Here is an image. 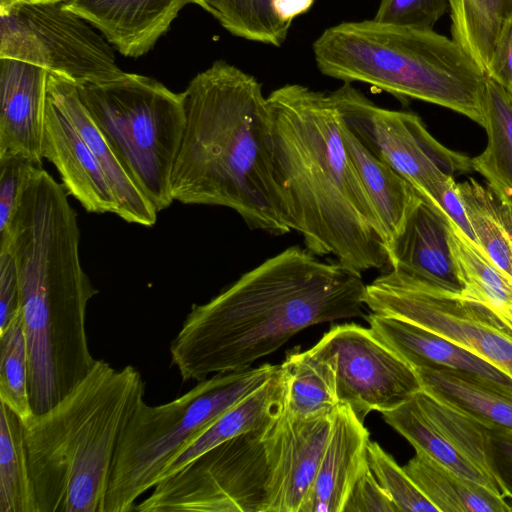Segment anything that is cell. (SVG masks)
<instances>
[{
  "mask_svg": "<svg viewBox=\"0 0 512 512\" xmlns=\"http://www.w3.org/2000/svg\"><path fill=\"white\" fill-rule=\"evenodd\" d=\"M362 274L290 246L194 304L171 341L183 381L249 368L310 326L362 315Z\"/></svg>",
  "mask_w": 512,
  "mask_h": 512,
  "instance_id": "cell-1",
  "label": "cell"
},
{
  "mask_svg": "<svg viewBox=\"0 0 512 512\" xmlns=\"http://www.w3.org/2000/svg\"><path fill=\"white\" fill-rule=\"evenodd\" d=\"M270 146L282 213L305 248L362 274L389 266L386 235L344 144L330 93L273 90Z\"/></svg>",
  "mask_w": 512,
  "mask_h": 512,
  "instance_id": "cell-2",
  "label": "cell"
},
{
  "mask_svg": "<svg viewBox=\"0 0 512 512\" xmlns=\"http://www.w3.org/2000/svg\"><path fill=\"white\" fill-rule=\"evenodd\" d=\"M182 94L186 125L171 174L173 200L230 208L250 229L289 233L273 174L262 84L218 60Z\"/></svg>",
  "mask_w": 512,
  "mask_h": 512,
  "instance_id": "cell-3",
  "label": "cell"
},
{
  "mask_svg": "<svg viewBox=\"0 0 512 512\" xmlns=\"http://www.w3.org/2000/svg\"><path fill=\"white\" fill-rule=\"evenodd\" d=\"M80 230L66 198L24 200L3 236L17 269L34 415L64 398L96 363L85 327L98 293L82 268Z\"/></svg>",
  "mask_w": 512,
  "mask_h": 512,
  "instance_id": "cell-4",
  "label": "cell"
},
{
  "mask_svg": "<svg viewBox=\"0 0 512 512\" xmlns=\"http://www.w3.org/2000/svg\"><path fill=\"white\" fill-rule=\"evenodd\" d=\"M145 382L137 368L104 360L64 398L25 423L39 512H103L115 452Z\"/></svg>",
  "mask_w": 512,
  "mask_h": 512,
  "instance_id": "cell-5",
  "label": "cell"
},
{
  "mask_svg": "<svg viewBox=\"0 0 512 512\" xmlns=\"http://www.w3.org/2000/svg\"><path fill=\"white\" fill-rule=\"evenodd\" d=\"M313 53L325 76L369 84L484 123L486 73L460 44L433 29L374 19L342 22L324 30Z\"/></svg>",
  "mask_w": 512,
  "mask_h": 512,
  "instance_id": "cell-6",
  "label": "cell"
},
{
  "mask_svg": "<svg viewBox=\"0 0 512 512\" xmlns=\"http://www.w3.org/2000/svg\"><path fill=\"white\" fill-rule=\"evenodd\" d=\"M280 365L217 373L161 405L144 398L128 420L115 452L103 512H130L161 481L167 467L219 417L270 380Z\"/></svg>",
  "mask_w": 512,
  "mask_h": 512,
  "instance_id": "cell-7",
  "label": "cell"
},
{
  "mask_svg": "<svg viewBox=\"0 0 512 512\" xmlns=\"http://www.w3.org/2000/svg\"><path fill=\"white\" fill-rule=\"evenodd\" d=\"M76 86V85H75ZM81 102L157 212L171 205V174L186 125L183 94L125 73L76 86Z\"/></svg>",
  "mask_w": 512,
  "mask_h": 512,
  "instance_id": "cell-8",
  "label": "cell"
},
{
  "mask_svg": "<svg viewBox=\"0 0 512 512\" xmlns=\"http://www.w3.org/2000/svg\"><path fill=\"white\" fill-rule=\"evenodd\" d=\"M271 420L213 447L162 479L134 511L264 512Z\"/></svg>",
  "mask_w": 512,
  "mask_h": 512,
  "instance_id": "cell-9",
  "label": "cell"
},
{
  "mask_svg": "<svg viewBox=\"0 0 512 512\" xmlns=\"http://www.w3.org/2000/svg\"><path fill=\"white\" fill-rule=\"evenodd\" d=\"M329 93L360 142L437 209L455 177L474 171L471 158L436 140L417 114L380 107L351 83Z\"/></svg>",
  "mask_w": 512,
  "mask_h": 512,
  "instance_id": "cell-10",
  "label": "cell"
},
{
  "mask_svg": "<svg viewBox=\"0 0 512 512\" xmlns=\"http://www.w3.org/2000/svg\"><path fill=\"white\" fill-rule=\"evenodd\" d=\"M0 58L33 64L76 86L123 76L107 40L65 2L0 7Z\"/></svg>",
  "mask_w": 512,
  "mask_h": 512,
  "instance_id": "cell-11",
  "label": "cell"
},
{
  "mask_svg": "<svg viewBox=\"0 0 512 512\" xmlns=\"http://www.w3.org/2000/svg\"><path fill=\"white\" fill-rule=\"evenodd\" d=\"M372 313L412 323L488 361L512 377V334L483 306L389 268L366 284Z\"/></svg>",
  "mask_w": 512,
  "mask_h": 512,
  "instance_id": "cell-12",
  "label": "cell"
},
{
  "mask_svg": "<svg viewBox=\"0 0 512 512\" xmlns=\"http://www.w3.org/2000/svg\"><path fill=\"white\" fill-rule=\"evenodd\" d=\"M333 361L340 404L364 422L372 411L397 408L422 390L416 369L369 327H332L315 344Z\"/></svg>",
  "mask_w": 512,
  "mask_h": 512,
  "instance_id": "cell-13",
  "label": "cell"
},
{
  "mask_svg": "<svg viewBox=\"0 0 512 512\" xmlns=\"http://www.w3.org/2000/svg\"><path fill=\"white\" fill-rule=\"evenodd\" d=\"M333 414L297 418L281 410L267 441L270 475L264 512H302L326 447Z\"/></svg>",
  "mask_w": 512,
  "mask_h": 512,
  "instance_id": "cell-14",
  "label": "cell"
},
{
  "mask_svg": "<svg viewBox=\"0 0 512 512\" xmlns=\"http://www.w3.org/2000/svg\"><path fill=\"white\" fill-rule=\"evenodd\" d=\"M389 268L453 293L461 283L449 245L447 218L420 194L386 242Z\"/></svg>",
  "mask_w": 512,
  "mask_h": 512,
  "instance_id": "cell-15",
  "label": "cell"
},
{
  "mask_svg": "<svg viewBox=\"0 0 512 512\" xmlns=\"http://www.w3.org/2000/svg\"><path fill=\"white\" fill-rule=\"evenodd\" d=\"M47 77L41 67L0 58V160L22 157L41 166Z\"/></svg>",
  "mask_w": 512,
  "mask_h": 512,
  "instance_id": "cell-16",
  "label": "cell"
},
{
  "mask_svg": "<svg viewBox=\"0 0 512 512\" xmlns=\"http://www.w3.org/2000/svg\"><path fill=\"white\" fill-rule=\"evenodd\" d=\"M41 152L58 170L63 186L88 211L117 214V202L93 153L46 91Z\"/></svg>",
  "mask_w": 512,
  "mask_h": 512,
  "instance_id": "cell-17",
  "label": "cell"
},
{
  "mask_svg": "<svg viewBox=\"0 0 512 512\" xmlns=\"http://www.w3.org/2000/svg\"><path fill=\"white\" fill-rule=\"evenodd\" d=\"M191 0H69L65 7L97 28L126 57L146 54Z\"/></svg>",
  "mask_w": 512,
  "mask_h": 512,
  "instance_id": "cell-18",
  "label": "cell"
},
{
  "mask_svg": "<svg viewBox=\"0 0 512 512\" xmlns=\"http://www.w3.org/2000/svg\"><path fill=\"white\" fill-rule=\"evenodd\" d=\"M369 441L364 422L350 407L339 404L302 512H343L354 482L368 465Z\"/></svg>",
  "mask_w": 512,
  "mask_h": 512,
  "instance_id": "cell-19",
  "label": "cell"
},
{
  "mask_svg": "<svg viewBox=\"0 0 512 512\" xmlns=\"http://www.w3.org/2000/svg\"><path fill=\"white\" fill-rule=\"evenodd\" d=\"M370 328L414 368L438 366L472 375L512 395V377L479 356L407 321L376 313Z\"/></svg>",
  "mask_w": 512,
  "mask_h": 512,
  "instance_id": "cell-20",
  "label": "cell"
},
{
  "mask_svg": "<svg viewBox=\"0 0 512 512\" xmlns=\"http://www.w3.org/2000/svg\"><path fill=\"white\" fill-rule=\"evenodd\" d=\"M46 91L69 118L99 162L117 202L116 215L129 223L154 225L157 210L123 167L81 102L77 87L48 72Z\"/></svg>",
  "mask_w": 512,
  "mask_h": 512,
  "instance_id": "cell-21",
  "label": "cell"
},
{
  "mask_svg": "<svg viewBox=\"0 0 512 512\" xmlns=\"http://www.w3.org/2000/svg\"><path fill=\"white\" fill-rule=\"evenodd\" d=\"M447 221L449 245L462 287L459 295L486 308L512 334V276L454 222Z\"/></svg>",
  "mask_w": 512,
  "mask_h": 512,
  "instance_id": "cell-22",
  "label": "cell"
},
{
  "mask_svg": "<svg viewBox=\"0 0 512 512\" xmlns=\"http://www.w3.org/2000/svg\"><path fill=\"white\" fill-rule=\"evenodd\" d=\"M422 390L468 414L487 428L512 432V395L472 375L438 366L415 368Z\"/></svg>",
  "mask_w": 512,
  "mask_h": 512,
  "instance_id": "cell-23",
  "label": "cell"
},
{
  "mask_svg": "<svg viewBox=\"0 0 512 512\" xmlns=\"http://www.w3.org/2000/svg\"><path fill=\"white\" fill-rule=\"evenodd\" d=\"M281 365L283 408L297 418L333 414L339 406L332 359L315 345L290 351Z\"/></svg>",
  "mask_w": 512,
  "mask_h": 512,
  "instance_id": "cell-24",
  "label": "cell"
},
{
  "mask_svg": "<svg viewBox=\"0 0 512 512\" xmlns=\"http://www.w3.org/2000/svg\"><path fill=\"white\" fill-rule=\"evenodd\" d=\"M340 130L387 242L403 223L419 193L404 177L372 154L342 119Z\"/></svg>",
  "mask_w": 512,
  "mask_h": 512,
  "instance_id": "cell-25",
  "label": "cell"
},
{
  "mask_svg": "<svg viewBox=\"0 0 512 512\" xmlns=\"http://www.w3.org/2000/svg\"><path fill=\"white\" fill-rule=\"evenodd\" d=\"M404 470L438 512H511L507 499L472 482L422 451Z\"/></svg>",
  "mask_w": 512,
  "mask_h": 512,
  "instance_id": "cell-26",
  "label": "cell"
},
{
  "mask_svg": "<svg viewBox=\"0 0 512 512\" xmlns=\"http://www.w3.org/2000/svg\"><path fill=\"white\" fill-rule=\"evenodd\" d=\"M456 189L475 242L512 276V198L474 178L457 182Z\"/></svg>",
  "mask_w": 512,
  "mask_h": 512,
  "instance_id": "cell-27",
  "label": "cell"
},
{
  "mask_svg": "<svg viewBox=\"0 0 512 512\" xmlns=\"http://www.w3.org/2000/svg\"><path fill=\"white\" fill-rule=\"evenodd\" d=\"M283 394L284 382L280 365L279 371L270 380L219 417L188 446L167 467L162 479L174 474L213 447L270 421L282 408Z\"/></svg>",
  "mask_w": 512,
  "mask_h": 512,
  "instance_id": "cell-28",
  "label": "cell"
},
{
  "mask_svg": "<svg viewBox=\"0 0 512 512\" xmlns=\"http://www.w3.org/2000/svg\"><path fill=\"white\" fill-rule=\"evenodd\" d=\"M485 149L471 158L473 170L512 198V94L487 76L484 91Z\"/></svg>",
  "mask_w": 512,
  "mask_h": 512,
  "instance_id": "cell-29",
  "label": "cell"
},
{
  "mask_svg": "<svg viewBox=\"0 0 512 512\" xmlns=\"http://www.w3.org/2000/svg\"><path fill=\"white\" fill-rule=\"evenodd\" d=\"M415 395L397 408L383 412L385 422L402 435L415 450L424 452L462 477L505 498L492 480L450 445L422 409Z\"/></svg>",
  "mask_w": 512,
  "mask_h": 512,
  "instance_id": "cell-30",
  "label": "cell"
},
{
  "mask_svg": "<svg viewBox=\"0 0 512 512\" xmlns=\"http://www.w3.org/2000/svg\"><path fill=\"white\" fill-rule=\"evenodd\" d=\"M24 429L18 415L0 401V512H39Z\"/></svg>",
  "mask_w": 512,
  "mask_h": 512,
  "instance_id": "cell-31",
  "label": "cell"
},
{
  "mask_svg": "<svg viewBox=\"0 0 512 512\" xmlns=\"http://www.w3.org/2000/svg\"><path fill=\"white\" fill-rule=\"evenodd\" d=\"M452 39L486 73L497 38L512 16V0H448Z\"/></svg>",
  "mask_w": 512,
  "mask_h": 512,
  "instance_id": "cell-32",
  "label": "cell"
},
{
  "mask_svg": "<svg viewBox=\"0 0 512 512\" xmlns=\"http://www.w3.org/2000/svg\"><path fill=\"white\" fill-rule=\"evenodd\" d=\"M415 398L450 445L492 480L505 497L492 465L489 428L424 390Z\"/></svg>",
  "mask_w": 512,
  "mask_h": 512,
  "instance_id": "cell-33",
  "label": "cell"
},
{
  "mask_svg": "<svg viewBox=\"0 0 512 512\" xmlns=\"http://www.w3.org/2000/svg\"><path fill=\"white\" fill-rule=\"evenodd\" d=\"M273 0H191L210 13L232 35L246 40L281 46L289 25L272 7Z\"/></svg>",
  "mask_w": 512,
  "mask_h": 512,
  "instance_id": "cell-34",
  "label": "cell"
},
{
  "mask_svg": "<svg viewBox=\"0 0 512 512\" xmlns=\"http://www.w3.org/2000/svg\"><path fill=\"white\" fill-rule=\"evenodd\" d=\"M0 401L27 423L34 412L29 394V359L21 310L0 332Z\"/></svg>",
  "mask_w": 512,
  "mask_h": 512,
  "instance_id": "cell-35",
  "label": "cell"
},
{
  "mask_svg": "<svg viewBox=\"0 0 512 512\" xmlns=\"http://www.w3.org/2000/svg\"><path fill=\"white\" fill-rule=\"evenodd\" d=\"M369 467L399 512H438L403 467L377 442L367 445Z\"/></svg>",
  "mask_w": 512,
  "mask_h": 512,
  "instance_id": "cell-36",
  "label": "cell"
},
{
  "mask_svg": "<svg viewBox=\"0 0 512 512\" xmlns=\"http://www.w3.org/2000/svg\"><path fill=\"white\" fill-rule=\"evenodd\" d=\"M448 10V0H381L374 20L397 26L433 29Z\"/></svg>",
  "mask_w": 512,
  "mask_h": 512,
  "instance_id": "cell-37",
  "label": "cell"
},
{
  "mask_svg": "<svg viewBox=\"0 0 512 512\" xmlns=\"http://www.w3.org/2000/svg\"><path fill=\"white\" fill-rule=\"evenodd\" d=\"M35 166L38 165L22 157L0 160V235L8 229Z\"/></svg>",
  "mask_w": 512,
  "mask_h": 512,
  "instance_id": "cell-38",
  "label": "cell"
},
{
  "mask_svg": "<svg viewBox=\"0 0 512 512\" xmlns=\"http://www.w3.org/2000/svg\"><path fill=\"white\" fill-rule=\"evenodd\" d=\"M343 512H399L372 473L369 464L354 482Z\"/></svg>",
  "mask_w": 512,
  "mask_h": 512,
  "instance_id": "cell-39",
  "label": "cell"
},
{
  "mask_svg": "<svg viewBox=\"0 0 512 512\" xmlns=\"http://www.w3.org/2000/svg\"><path fill=\"white\" fill-rule=\"evenodd\" d=\"M21 310L17 269L9 251H0V332Z\"/></svg>",
  "mask_w": 512,
  "mask_h": 512,
  "instance_id": "cell-40",
  "label": "cell"
},
{
  "mask_svg": "<svg viewBox=\"0 0 512 512\" xmlns=\"http://www.w3.org/2000/svg\"><path fill=\"white\" fill-rule=\"evenodd\" d=\"M492 465L505 497L512 501V432L489 428Z\"/></svg>",
  "mask_w": 512,
  "mask_h": 512,
  "instance_id": "cell-41",
  "label": "cell"
},
{
  "mask_svg": "<svg viewBox=\"0 0 512 512\" xmlns=\"http://www.w3.org/2000/svg\"><path fill=\"white\" fill-rule=\"evenodd\" d=\"M487 76L512 94V16L497 38Z\"/></svg>",
  "mask_w": 512,
  "mask_h": 512,
  "instance_id": "cell-42",
  "label": "cell"
},
{
  "mask_svg": "<svg viewBox=\"0 0 512 512\" xmlns=\"http://www.w3.org/2000/svg\"><path fill=\"white\" fill-rule=\"evenodd\" d=\"M314 0H273L272 7L276 16L291 26L295 17L307 12Z\"/></svg>",
  "mask_w": 512,
  "mask_h": 512,
  "instance_id": "cell-43",
  "label": "cell"
},
{
  "mask_svg": "<svg viewBox=\"0 0 512 512\" xmlns=\"http://www.w3.org/2000/svg\"><path fill=\"white\" fill-rule=\"evenodd\" d=\"M15 1L27 2V3H55V2H67L69 0H14L13 2H15ZM13 2H11V3H13ZM0 7H2V6H0Z\"/></svg>",
  "mask_w": 512,
  "mask_h": 512,
  "instance_id": "cell-44",
  "label": "cell"
},
{
  "mask_svg": "<svg viewBox=\"0 0 512 512\" xmlns=\"http://www.w3.org/2000/svg\"><path fill=\"white\" fill-rule=\"evenodd\" d=\"M14 0H0V6H6L13 2Z\"/></svg>",
  "mask_w": 512,
  "mask_h": 512,
  "instance_id": "cell-45",
  "label": "cell"
}]
</instances>
